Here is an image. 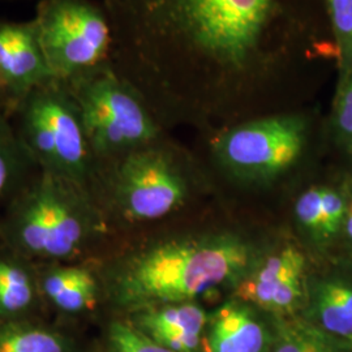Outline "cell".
<instances>
[{"label":"cell","mask_w":352,"mask_h":352,"mask_svg":"<svg viewBox=\"0 0 352 352\" xmlns=\"http://www.w3.org/2000/svg\"><path fill=\"white\" fill-rule=\"evenodd\" d=\"M113 65L158 119L221 120L299 107L337 52L321 0H102Z\"/></svg>","instance_id":"obj_1"},{"label":"cell","mask_w":352,"mask_h":352,"mask_svg":"<svg viewBox=\"0 0 352 352\" xmlns=\"http://www.w3.org/2000/svg\"><path fill=\"white\" fill-rule=\"evenodd\" d=\"M250 240L214 232L153 241L129 252L102 273L103 296L126 315L164 304L196 302L235 286L260 258Z\"/></svg>","instance_id":"obj_2"},{"label":"cell","mask_w":352,"mask_h":352,"mask_svg":"<svg viewBox=\"0 0 352 352\" xmlns=\"http://www.w3.org/2000/svg\"><path fill=\"white\" fill-rule=\"evenodd\" d=\"M104 231L89 189L41 170L0 218V244L36 265L75 263Z\"/></svg>","instance_id":"obj_3"},{"label":"cell","mask_w":352,"mask_h":352,"mask_svg":"<svg viewBox=\"0 0 352 352\" xmlns=\"http://www.w3.org/2000/svg\"><path fill=\"white\" fill-rule=\"evenodd\" d=\"M315 115L302 107L218 126L206 139L215 167L244 183H270L300 167L314 149Z\"/></svg>","instance_id":"obj_4"},{"label":"cell","mask_w":352,"mask_h":352,"mask_svg":"<svg viewBox=\"0 0 352 352\" xmlns=\"http://www.w3.org/2000/svg\"><path fill=\"white\" fill-rule=\"evenodd\" d=\"M13 126L41 171L62 176L93 193L98 164L68 84L50 78L13 110Z\"/></svg>","instance_id":"obj_5"},{"label":"cell","mask_w":352,"mask_h":352,"mask_svg":"<svg viewBox=\"0 0 352 352\" xmlns=\"http://www.w3.org/2000/svg\"><path fill=\"white\" fill-rule=\"evenodd\" d=\"M67 84L98 166L166 138L149 103L113 64Z\"/></svg>","instance_id":"obj_6"},{"label":"cell","mask_w":352,"mask_h":352,"mask_svg":"<svg viewBox=\"0 0 352 352\" xmlns=\"http://www.w3.org/2000/svg\"><path fill=\"white\" fill-rule=\"evenodd\" d=\"M187 157L168 140L98 166L94 187H109V201L129 223H146L174 213L188 195Z\"/></svg>","instance_id":"obj_7"},{"label":"cell","mask_w":352,"mask_h":352,"mask_svg":"<svg viewBox=\"0 0 352 352\" xmlns=\"http://www.w3.org/2000/svg\"><path fill=\"white\" fill-rule=\"evenodd\" d=\"M32 21L54 78L71 82L113 64V28L102 1L38 0Z\"/></svg>","instance_id":"obj_8"},{"label":"cell","mask_w":352,"mask_h":352,"mask_svg":"<svg viewBox=\"0 0 352 352\" xmlns=\"http://www.w3.org/2000/svg\"><path fill=\"white\" fill-rule=\"evenodd\" d=\"M307 260L302 252L286 244L258 261L234 289V296L273 317H289L305 305Z\"/></svg>","instance_id":"obj_9"},{"label":"cell","mask_w":352,"mask_h":352,"mask_svg":"<svg viewBox=\"0 0 352 352\" xmlns=\"http://www.w3.org/2000/svg\"><path fill=\"white\" fill-rule=\"evenodd\" d=\"M0 78L13 110L28 93L54 78L32 19L13 21L0 17Z\"/></svg>","instance_id":"obj_10"},{"label":"cell","mask_w":352,"mask_h":352,"mask_svg":"<svg viewBox=\"0 0 352 352\" xmlns=\"http://www.w3.org/2000/svg\"><path fill=\"white\" fill-rule=\"evenodd\" d=\"M126 318L151 340L173 352H200L209 315L196 302L144 308Z\"/></svg>","instance_id":"obj_11"},{"label":"cell","mask_w":352,"mask_h":352,"mask_svg":"<svg viewBox=\"0 0 352 352\" xmlns=\"http://www.w3.org/2000/svg\"><path fill=\"white\" fill-rule=\"evenodd\" d=\"M36 267L42 300L60 315L87 314L103 296L100 274L87 265L51 263Z\"/></svg>","instance_id":"obj_12"},{"label":"cell","mask_w":352,"mask_h":352,"mask_svg":"<svg viewBox=\"0 0 352 352\" xmlns=\"http://www.w3.org/2000/svg\"><path fill=\"white\" fill-rule=\"evenodd\" d=\"M273 331L247 302L232 298L209 316L205 352H272Z\"/></svg>","instance_id":"obj_13"},{"label":"cell","mask_w":352,"mask_h":352,"mask_svg":"<svg viewBox=\"0 0 352 352\" xmlns=\"http://www.w3.org/2000/svg\"><path fill=\"white\" fill-rule=\"evenodd\" d=\"M42 302L36 264L0 244V318H30Z\"/></svg>","instance_id":"obj_14"},{"label":"cell","mask_w":352,"mask_h":352,"mask_svg":"<svg viewBox=\"0 0 352 352\" xmlns=\"http://www.w3.org/2000/svg\"><path fill=\"white\" fill-rule=\"evenodd\" d=\"M308 317L330 336L352 338V285L340 279L308 282Z\"/></svg>","instance_id":"obj_15"},{"label":"cell","mask_w":352,"mask_h":352,"mask_svg":"<svg viewBox=\"0 0 352 352\" xmlns=\"http://www.w3.org/2000/svg\"><path fill=\"white\" fill-rule=\"evenodd\" d=\"M38 171L12 119L0 111V206L12 201Z\"/></svg>","instance_id":"obj_16"},{"label":"cell","mask_w":352,"mask_h":352,"mask_svg":"<svg viewBox=\"0 0 352 352\" xmlns=\"http://www.w3.org/2000/svg\"><path fill=\"white\" fill-rule=\"evenodd\" d=\"M0 352H81L75 338L30 318H0Z\"/></svg>","instance_id":"obj_17"},{"label":"cell","mask_w":352,"mask_h":352,"mask_svg":"<svg viewBox=\"0 0 352 352\" xmlns=\"http://www.w3.org/2000/svg\"><path fill=\"white\" fill-rule=\"evenodd\" d=\"M272 352H336L322 329L295 316L273 317Z\"/></svg>","instance_id":"obj_18"},{"label":"cell","mask_w":352,"mask_h":352,"mask_svg":"<svg viewBox=\"0 0 352 352\" xmlns=\"http://www.w3.org/2000/svg\"><path fill=\"white\" fill-rule=\"evenodd\" d=\"M337 52L336 84L352 69V0H321Z\"/></svg>","instance_id":"obj_19"},{"label":"cell","mask_w":352,"mask_h":352,"mask_svg":"<svg viewBox=\"0 0 352 352\" xmlns=\"http://www.w3.org/2000/svg\"><path fill=\"white\" fill-rule=\"evenodd\" d=\"M98 352H173L135 327L128 318H113L106 327Z\"/></svg>","instance_id":"obj_20"},{"label":"cell","mask_w":352,"mask_h":352,"mask_svg":"<svg viewBox=\"0 0 352 352\" xmlns=\"http://www.w3.org/2000/svg\"><path fill=\"white\" fill-rule=\"evenodd\" d=\"M329 133L337 149L352 158V69L336 84Z\"/></svg>","instance_id":"obj_21"},{"label":"cell","mask_w":352,"mask_h":352,"mask_svg":"<svg viewBox=\"0 0 352 352\" xmlns=\"http://www.w3.org/2000/svg\"><path fill=\"white\" fill-rule=\"evenodd\" d=\"M295 215L299 225L315 239L322 240L321 187L307 189L295 204Z\"/></svg>","instance_id":"obj_22"},{"label":"cell","mask_w":352,"mask_h":352,"mask_svg":"<svg viewBox=\"0 0 352 352\" xmlns=\"http://www.w3.org/2000/svg\"><path fill=\"white\" fill-rule=\"evenodd\" d=\"M321 209H322V240L336 236L343 230L347 213V202L344 195L337 189L321 187Z\"/></svg>","instance_id":"obj_23"},{"label":"cell","mask_w":352,"mask_h":352,"mask_svg":"<svg viewBox=\"0 0 352 352\" xmlns=\"http://www.w3.org/2000/svg\"><path fill=\"white\" fill-rule=\"evenodd\" d=\"M344 197H346V202H347V213H346L343 231L346 232L349 239L352 241V177L349 182V195L344 196Z\"/></svg>","instance_id":"obj_24"},{"label":"cell","mask_w":352,"mask_h":352,"mask_svg":"<svg viewBox=\"0 0 352 352\" xmlns=\"http://www.w3.org/2000/svg\"><path fill=\"white\" fill-rule=\"evenodd\" d=\"M0 111L6 113V115H8L10 118H11V115L13 113L12 102H11L10 97H8V93L6 90V87H4L3 81H1V78H0Z\"/></svg>","instance_id":"obj_25"},{"label":"cell","mask_w":352,"mask_h":352,"mask_svg":"<svg viewBox=\"0 0 352 352\" xmlns=\"http://www.w3.org/2000/svg\"><path fill=\"white\" fill-rule=\"evenodd\" d=\"M0 1H21V0H0Z\"/></svg>","instance_id":"obj_26"}]
</instances>
